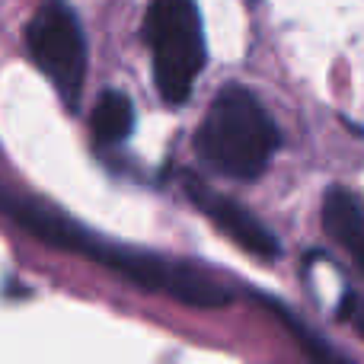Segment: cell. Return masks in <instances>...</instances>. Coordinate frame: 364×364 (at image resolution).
Masks as SVG:
<instances>
[{
  "label": "cell",
  "instance_id": "6da1fadb",
  "mask_svg": "<svg viewBox=\"0 0 364 364\" xmlns=\"http://www.w3.org/2000/svg\"><path fill=\"white\" fill-rule=\"evenodd\" d=\"M0 214L23 227L26 233L38 240V243L51 246V250L64 252H80V256L93 259L96 265L122 275L132 282L134 288L147 291V294L170 297L176 304L195 310H218L230 304V291L201 265H192L186 259H170L160 252L134 250V246L106 243L77 220H68L58 214L51 205L19 192H0Z\"/></svg>",
  "mask_w": 364,
  "mask_h": 364
},
{
  "label": "cell",
  "instance_id": "7a4b0ae2",
  "mask_svg": "<svg viewBox=\"0 0 364 364\" xmlns=\"http://www.w3.org/2000/svg\"><path fill=\"white\" fill-rule=\"evenodd\" d=\"M282 134L252 90L230 83L218 90L195 134V151L214 173L250 182L269 170Z\"/></svg>",
  "mask_w": 364,
  "mask_h": 364
},
{
  "label": "cell",
  "instance_id": "3957f363",
  "mask_svg": "<svg viewBox=\"0 0 364 364\" xmlns=\"http://www.w3.org/2000/svg\"><path fill=\"white\" fill-rule=\"evenodd\" d=\"M144 36L154 55V83L166 106H182L205 70L208 45L195 0H151Z\"/></svg>",
  "mask_w": 364,
  "mask_h": 364
},
{
  "label": "cell",
  "instance_id": "277c9868",
  "mask_svg": "<svg viewBox=\"0 0 364 364\" xmlns=\"http://www.w3.org/2000/svg\"><path fill=\"white\" fill-rule=\"evenodd\" d=\"M29 58L61 93L70 109L80 102L87 77V42L77 13L64 0H45L26 26Z\"/></svg>",
  "mask_w": 364,
  "mask_h": 364
},
{
  "label": "cell",
  "instance_id": "5b68a950",
  "mask_svg": "<svg viewBox=\"0 0 364 364\" xmlns=\"http://www.w3.org/2000/svg\"><path fill=\"white\" fill-rule=\"evenodd\" d=\"M182 188H186L188 201H192L220 233H227L240 250L252 252V256L265 259V262L282 256L278 237L250 211V208L240 205L237 198H230V195H224V192H214V188H208L205 182H198L195 176H182Z\"/></svg>",
  "mask_w": 364,
  "mask_h": 364
},
{
  "label": "cell",
  "instance_id": "8992f818",
  "mask_svg": "<svg viewBox=\"0 0 364 364\" xmlns=\"http://www.w3.org/2000/svg\"><path fill=\"white\" fill-rule=\"evenodd\" d=\"M323 227L364 272V201L342 186H333L323 198Z\"/></svg>",
  "mask_w": 364,
  "mask_h": 364
},
{
  "label": "cell",
  "instance_id": "52a82bcc",
  "mask_svg": "<svg viewBox=\"0 0 364 364\" xmlns=\"http://www.w3.org/2000/svg\"><path fill=\"white\" fill-rule=\"evenodd\" d=\"M134 128V106L122 90H106L96 100V109L90 115V132L100 147H115L128 141Z\"/></svg>",
  "mask_w": 364,
  "mask_h": 364
},
{
  "label": "cell",
  "instance_id": "ba28073f",
  "mask_svg": "<svg viewBox=\"0 0 364 364\" xmlns=\"http://www.w3.org/2000/svg\"><path fill=\"white\" fill-rule=\"evenodd\" d=\"M342 316H346V320L364 336V301L361 297H348L346 307H342Z\"/></svg>",
  "mask_w": 364,
  "mask_h": 364
}]
</instances>
